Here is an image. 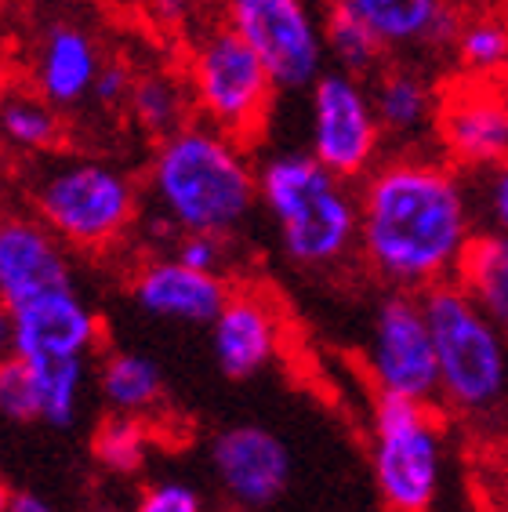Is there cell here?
<instances>
[{
    "label": "cell",
    "instance_id": "6da1fadb",
    "mask_svg": "<svg viewBox=\"0 0 508 512\" xmlns=\"http://www.w3.org/2000/svg\"><path fill=\"white\" fill-rule=\"evenodd\" d=\"M360 266L385 291L429 295L454 284L483 233L472 178L436 149H396L356 182Z\"/></svg>",
    "mask_w": 508,
    "mask_h": 512
},
{
    "label": "cell",
    "instance_id": "7a4b0ae2",
    "mask_svg": "<svg viewBox=\"0 0 508 512\" xmlns=\"http://www.w3.org/2000/svg\"><path fill=\"white\" fill-rule=\"evenodd\" d=\"M146 197L167 247L178 233L233 237L258 211V164L247 142L189 120L157 138L146 164Z\"/></svg>",
    "mask_w": 508,
    "mask_h": 512
},
{
    "label": "cell",
    "instance_id": "3957f363",
    "mask_svg": "<svg viewBox=\"0 0 508 512\" xmlns=\"http://www.w3.org/2000/svg\"><path fill=\"white\" fill-rule=\"evenodd\" d=\"M258 211L280 255L302 273H334L360 247L356 182L327 171L309 149H276L258 164Z\"/></svg>",
    "mask_w": 508,
    "mask_h": 512
},
{
    "label": "cell",
    "instance_id": "277c9868",
    "mask_svg": "<svg viewBox=\"0 0 508 512\" xmlns=\"http://www.w3.org/2000/svg\"><path fill=\"white\" fill-rule=\"evenodd\" d=\"M425 298L436 342V407L469 433L508 429V335L461 284L432 287Z\"/></svg>",
    "mask_w": 508,
    "mask_h": 512
},
{
    "label": "cell",
    "instance_id": "5b68a950",
    "mask_svg": "<svg viewBox=\"0 0 508 512\" xmlns=\"http://www.w3.org/2000/svg\"><path fill=\"white\" fill-rule=\"evenodd\" d=\"M30 211L73 255H109L135 233L142 193L135 178L109 160L66 157L33 178Z\"/></svg>",
    "mask_w": 508,
    "mask_h": 512
},
{
    "label": "cell",
    "instance_id": "8992f818",
    "mask_svg": "<svg viewBox=\"0 0 508 512\" xmlns=\"http://www.w3.org/2000/svg\"><path fill=\"white\" fill-rule=\"evenodd\" d=\"M367 458L385 512H436L450 469L447 414L421 400L374 396Z\"/></svg>",
    "mask_w": 508,
    "mask_h": 512
},
{
    "label": "cell",
    "instance_id": "52a82bcc",
    "mask_svg": "<svg viewBox=\"0 0 508 512\" xmlns=\"http://www.w3.org/2000/svg\"><path fill=\"white\" fill-rule=\"evenodd\" d=\"M182 77L193 95L196 120L240 142H258L280 95L273 73L225 22H207L189 37Z\"/></svg>",
    "mask_w": 508,
    "mask_h": 512
},
{
    "label": "cell",
    "instance_id": "ba28073f",
    "mask_svg": "<svg viewBox=\"0 0 508 512\" xmlns=\"http://www.w3.org/2000/svg\"><path fill=\"white\" fill-rule=\"evenodd\" d=\"M225 22L273 73L280 91H309L327 73L323 11L309 0H215Z\"/></svg>",
    "mask_w": 508,
    "mask_h": 512
},
{
    "label": "cell",
    "instance_id": "9c48e42d",
    "mask_svg": "<svg viewBox=\"0 0 508 512\" xmlns=\"http://www.w3.org/2000/svg\"><path fill=\"white\" fill-rule=\"evenodd\" d=\"M363 371L374 396L436 404L440 367L425 298L411 291H385L378 298L363 345Z\"/></svg>",
    "mask_w": 508,
    "mask_h": 512
},
{
    "label": "cell",
    "instance_id": "30bf717a",
    "mask_svg": "<svg viewBox=\"0 0 508 512\" xmlns=\"http://www.w3.org/2000/svg\"><path fill=\"white\" fill-rule=\"evenodd\" d=\"M309 153L345 182H360L385 157L371 84L327 69L309 88Z\"/></svg>",
    "mask_w": 508,
    "mask_h": 512
},
{
    "label": "cell",
    "instance_id": "8fae6325",
    "mask_svg": "<svg viewBox=\"0 0 508 512\" xmlns=\"http://www.w3.org/2000/svg\"><path fill=\"white\" fill-rule=\"evenodd\" d=\"M432 146L461 175H483L508 160V99L505 84L454 77L440 91Z\"/></svg>",
    "mask_w": 508,
    "mask_h": 512
},
{
    "label": "cell",
    "instance_id": "7c38bea8",
    "mask_svg": "<svg viewBox=\"0 0 508 512\" xmlns=\"http://www.w3.org/2000/svg\"><path fill=\"white\" fill-rule=\"evenodd\" d=\"M211 473L236 509L262 512L291 487V451L273 429L258 422L229 425L211 440Z\"/></svg>",
    "mask_w": 508,
    "mask_h": 512
},
{
    "label": "cell",
    "instance_id": "4fadbf2b",
    "mask_svg": "<svg viewBox=\"0 0 508 512\" xmlns=\"http://www.w3.org/2000/svg\"><path fill=\"white\" fill-rule=\"evenodd\" d=\"M77 287L73 251L33 211H0V298L22 309L55 291Z\"/></svg>",
    "mask_w": 508,
    "mask_h": 512
},
{
    "label": "cell",
    "instance_id": "5bb4252c",
    "mask_svg": "<svg viewBox=\"0 0 508 512\" xmlns=\"http://www.w3.org/2000/svg\"><path fill=\"white\" fill-rule=\"evenodd\" d=\"M211 353L229 382H251L284 353V309L265 287H233L211 320Z\"/></svg>",
    "mask_w": 508,
    "mask_h": 512
},
{
    "label": "cell",
    "instance_id": "9a60e30c",
    "mask_svg": "<svg viewBox=\"0 0 508 512\" xmlns=\"http://www.w3.org/2000/svg\"><path fill=\"white\" fill-rule=\"evenodd\" d=\"M229 291L233 284L225 276L200 273V269L178 262L175 255L146 258L127 276V295L142 313L186 327H211V320L222 313Z\"/></svg>",
    "mask_w": 508,
    "mask_h": 512
},
{
    "label": "cell",
    "instance_id": "2e32d148",
    "mask_svg": "<svg viewBox=\"0 0 508 512\" xmlns=\"http://www.w3.org/2000/svg\"><path fill=\"white\" fill-rule=\"evenodd\" d=\"M374 33L389 62L450 55L461 22L458 0H334Z\"/></svg>",
    "mask_w": 508,
    "mask_h": 512
},
{
    "label": "cell",
    "instance_id": "e0dca14e",
    "mask_svg": "<svg viewBox=\"0 0 508 512\" xmlns=\"http://www.w3.org/2000/svg\"><path fill=\"white\" fill-rule=\"evenodd\" d=\"M106 324L77 287L15 309V356L33 360H91L102 349Z\"/></svg>",
    "mask_w": 508,
    "mask_h": 512
},
{
    "label": "cell",
    "instance_id": "ac0fdd59",
    "mask_svg": "<svg viewBox=\"0 0 508 512\" xmlns=\"http://www.w3.org/2000/svg\"><path fill=\"white\" fill-rule=\"evenodd\" d=\"M102 48L91 26L69 15H55L44 22L33 44L30 84L55 109H77L91 102V88L102 69Z\"/></svg>",
    "mask_w": 508,
    "mask_h": 512
},
{
    "label": "cell",
    "instance_id": "d6986e66",
    "mask_svg": "<svg viewBox=\"0 0 508 512\" xmlns=\"http://www.w3.org/2000/svg\"><path fill=\"white\" fill-rule=\"evenodd\" d=\"M367 84H371L374 113L385 131V142H396L400 149H421L425 142H432L443 84L432 80L429 69L421 62L392 59Z\"/></svg>",
    "mask_w": 508,
    "mask_h": 512
},
{
    "label": "cell",
    "instance_id": "ffe728a7",
    "mask_svg": "<svg viewBox=\"0 0 508 512\" xmlns=\"http://www.w3.org/2000/svg\"><path fill=\"white\" fill-rule=\"evenodd\" d=\"M62 142V109L30 80L0 84V149L11 157H48Z\"/></svg>",
    "mask_w": 508,
    "mask_h": 512
},
{
    "label": "cell",
    "instance_id": "44dd1931",
    "mask_svg": "<svg viewBox=\"0 0 508 512\" xmlns=\"http://www.w3.org/2000/svg\"><path fill=\"white\" fill-rule=\"evenodd\" d=\"M450 59L461 77L508 84V8L479 4L461 11Z\"/></svg>",
    "mask_w": 508,
    "mask_h": 512
},
{
    "label": "cell",
    "instance_id": "7402d4cb",
    "mask_svg": "<svg viewBox=\"0 0 508 512\" xmlns=\"http://www.w3.org/2000/svg\"><path fill=\"white\" fill-rule=\"evenodd\" d=\"M95 382L106 411L120 418H149L164 404V371L146 353L113 349L98 360Z\"/></svg>",
    "mask_w": 508,
    "mask_h": 512
},
{
    "label": "cell",
    "instance_id": "603a6c76",
    "mask_svg": "<svg viewBox=\"0 0 508 512\" xmlns=\"http://www.w3.org/2000/svg\"><path fill=\"white\" fill-rule=\"evenodd\" d=\"M127 113L149 138H164L182 128V124H189L193 120L189 117L193 113V95H189L182 69L157 66L135 73V84H131V95H127Z\"/></svg>",
    "mask_w": 508,
    "mask_h": 512
},
{
    "label": "cell",
    "instance_id": "cb8c5ba5",
    "mask_svg": "<svg viewBox=\"0 0 508 512\" xmlns=\"http://www.w3.org/2000/svg\"><path fill=\"white\" fill-rule=\"evenodd\" d=\"M454 284L508 335V240L498 233H479L461 262Z\"/></svg>",
    "mask_w": 508,
    "mask_h": 512
},
{
    "label": "cell",
    "instance_id": "d4e9b609",
    "mask_svg": "<svg viewBox=\"0 0 508 512\" xmlns=\"http://www.w3.org/2000/svg\"><path fill=\"white\" fill-rule=\"evenodd\" d=\"M323 48H327V69H342L360 80H371L389 62L374 33L334 0L323 4Z\"/></svg>",
    "mask_w": 508,
    "mask_h": 512
},
{
    "label": "cell",
    "instance_id": "484cf974",
    "mask_svg": "<svg viewBox=\"0 0 508 512\" xmlns=\"http://www.w3.org/2000/svg\"><path fill=\"white\" fill-rule=\"evenodd\" d=\"M30 375L37 389V422L55 425V429L77 422L91 360H33Z\"/></svg>",
    "mask_w": 508,
    "mask_h": 512
},
{
    "label": "cell",
    "instance_id": "4316f807",
    "mask_svg": "<svg viewBox=\"0 0 508 512\" xmlns=\"http://www.w3.org/2000/svg\"><path fill=\"white\" fill-rule=\"evenodd\" d=\"M95 458L98 465L113 476H138L146 469L149 451H153V429L146 418H120L109 414L95 429Z\"/></svg>",
    "mask_w": 508,
    "mask_h": 512
},
{
    "label": "cell",
    "instance_id": "83f0119b",
    "mask_svg": "<svg viewBox=\"0 0 508 512\" xmlns=\"http://www.w3.org/2000/svg\"><path fill=\"white\" fill-rule=\"evenodd\" d=\"M472 197H476L479 229L508 240V160L472 178Z\"/></svg>",
    "mask_w": 508,
    "mask_h": 512
},
{
    "label": "cell",
    "instance_id": "f1b7e54d",
    "mask_svg": "<svg viewBox=\"0 0 508 512\" xmlns=\"http://www.w3.org/2000/svg\"><path fill=\"white\" fill-rule=\"evenodd\" d=\"M0 418L4 422H37V389L30 364L11 356L0 364Z\"/></svg>",
    "mask_w": 508,
    "mask_h": 512
},
{
    "label": "cell",
    "instance_id": "f546056e",
    "mask_svg": "<svg viewBox=\"0 0 508 512\" xmlns=\"http://www.w3.org/2000/svg\"><path fill=\"white\" fill-rule=\"evenodd\" d=\"M167 255H175L178 262L200 269V273H218L225 276L229 266V237L218 233H178L167 247Z\"/></svg>",
    "mask_w": 508,
    "mask_h": 512
},
{
    "label": "cell",
    "instance_id": "4dcf8cb0",
    "mask_svg": "<svg viewBox=\"0 0 508 512\" xmlns=\"http://www.w3.org/2000/svg\"><path fill=\"white\" fill-rule=\"evenodd\" d=\"M131 512H204V498L186 480H160L142 491Z\"/></svg>",
    "mask_w": 508,
    "mask_h": 512
},
{
    "label": "cell",
    "instance_id": "1f68e13d",
    "mask_svg": "<svg viewBox=\"0 0 508 512\" xmlns=\"http://www.w3.org/2000/svg\"><path fill=\"white\" fill-rule=\"evenodd\" d=\"M131 84H135V69L127 66L124 59H106L98 69V80L91 88V102L102 109H117L127 106V95H131Z\"/></svg>",
    "mask_w": 508,
    "mask_h": 512
},
{
    "label": "cell",
    "instance_id": "d6a6232c",
    "mask_svg": "<svg viewBox=\"0 0 508 512\" xmlns=\"http://www.w3.org/2000/svg\"><path fill=\"white\" fill-rule=\"evenodd\" d=\"M149 11L157 15L164 26H182V22H193L200 11L207 8V0H146Z\"/></svg>",
    "mask_w": 508,
    "mask_h": 512
},
{
    "label": "cell",
    "instance_id": "836d02e7",
    "mask_svg": "<svg viewBox=\"0 0 508 512\" xmlns=\"http://www.w3.org/2000/svg\"><path fill=\"white\" fill-rule=\"evenodd\" d=\"M15 356V309L0 298V364Z\"/></svg>",
    "mask_w": 508,
    "mask_h": 512
},
{
    "label": "cell",
    "instance_id": "e575fe53",
    "mask_svg": "<svg viewBox=\"0 0 508 512\" xmlns=\"http://www.w3.org/2000/svg\"><path fill=\"white\" fill-rule=\"evenodd\" d=\"M8 512H55V505H51L48 498H40V494H33V491H19L15 498H11Z\"/></svg>",
    "mask_w": 508,
    "mask_h": 512
},
{
    "label": "cell",
    "instance_id": "d590c367",
    "mask_svg": "<svg viewBox=\"0 0 508 512\" xmlns=\"http://www.w3.org/2000/svg\"><path fill=\"white\" fill-rule=\"evenodd\" d=\"M11 498H15V491H11L8 483L0 480V512H8V509H11Z\"/></svg>",
    "mask_w": 508,
    "mask_h": 512
},
{
    "label": "cell",
    "instance_id": "8d00e7d4",
    "mask_svg": "<svg viewBox=\"0 0 508 512\" xmlns=\"http://www.w3.org/2000/svg\"><path fill=\"white\" fill-rule=\"evenodd\" d=\"M505 99H508V84H505Z\"/></svg>",
    "mask_w": 508,
    "mask_h": 512
},
{
    "label": "cell",
    "instance_id": "74e56055",
    "mask_svg": "<svg viewBox=\"0 0 508 512\" xmlns=\"http://www.w3.org/2000/svg\"><path fill=\"white\" fill-rule=\"evenodd\" d=\"M501 4H505V8H508V0H501Z\"/></svg>",
    "mask_w": 508,
    "mask_h": 512
}]
</instances>
